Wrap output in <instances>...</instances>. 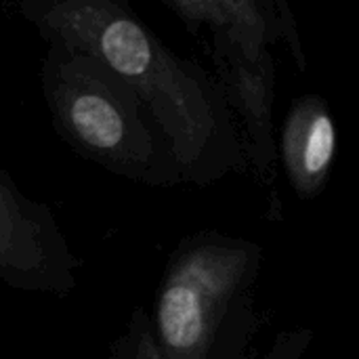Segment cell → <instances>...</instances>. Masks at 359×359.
Returning <instances> with one entry per match:
<instances>
[{"instance_id": "1", "label": "cell", "mask_w": 359, "mask_h": 359, "mask_svg": "<svg viewBox=\"0 0 359 359\" xmlns=\"http://www.w3.org/2000/svg\"><path fill=\"white\" fill-rule=\"evenodd\" d=\"M46 44L93 55L122 78L164 133L181 177L210 183L248 164L219 78L177 55L128 0H15Z\"/></svg>"}, {"instance_id": "2", "label": "cell", "mask_w": 359, "mask_h": 359, "mask_svg": "<svg viewBox=\"0 0 359 359\" xmlns=\"http://www.w3.org/2000/svg\"><path fill=\"white\" fill-rule=\"evenodd\" d=\"M40 82L55 133L78 156L154 185L183 181L164 133L139 95L99 59L48 44Z\"/></svg>"}, {"instance_id": "3", "label": "cell", "mask_w": 359, "mask_h": 359, "mask_svg": "<svg viewBox=\"0 0 359 359\" xmlns=\"http://www.w3.org/2000/svg\"><path fill=\"white\" fill-rule=\"evenodd\" d=\"M189 34H206L217 78L240 120L246 156L261 177H271L278 158L273 122L276 61L284 44L301 72L307 69L290 0H162Z\"/></svg>"}, {"instance_id": "4", "label": "cell", "mask_w": 359, "mask_h": 359, "mask_svg": "<svg viewBox=\"0 0 359 359\" xmlns=\"http://www.w3.org/2000/svg\"><path fill=\"white\" fill-rule=\"evenodd\" d=\"M261 248L244 240L206 238L179 263L158 305L164 345L185 358H200L225 305L252 282Z\"/></svg>"}, {"instance_id": "5", "label": "cell", "mask_w": 359, "mask_h": 359, "mask_svg": "<svg viewBox=\"0 0 359 359\" xmlns=\"http://www.w3.org/2000/svg\"><path fill=\"white\" fill-rule=\"evenodd\" d=\"M339 133L330 103L318 95L292 99L280 128L278 154L290 187L301 200L318 198L332 172Z\"/></svg>"}, {"instance_id": "6", "label": "cell", "mask_w": 359, "mask_h": 359, "mask_svg": "<svg viewBox=\"0 0 359 359\" xmlns=\"http://www.w3.org/2000/svg\"><path fill=\"white\" fill-rule=\"evenodd\" d=\"M313 334L309 330H292L278 337L269 353L261 359H301L311 345Z\"/></svg>"}]
</instances>
